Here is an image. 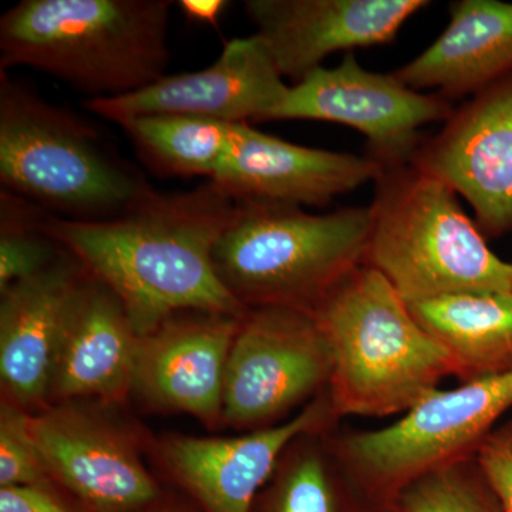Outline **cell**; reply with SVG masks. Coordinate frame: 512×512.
<instances>
[{
    "label": "cell",
    "instance_id": "18",
    "mask_svg": "<svg viewBox=\"0 0 512 512\" xmlns=\"http://www.w3.org/2000/svg\"><path fill=\"white\" fill-rule=\"evenodd\" d=\"M140 336L120 299L87 272L57 349L49 404H126Z\"/></svg>",
    "mask_w": 512,
    "mask_h": 512
},
{
    "label": "cell",
    "instance_id": "1",
    "mask_svg": "<svg viewBox=\"0 0 512 512\" xmlns=\"http://www.w3.org/2000/svg\"><path fill=\"white\" fill-rule=\"evenodd\" d=\"M235 200L214 181L190 191L151 190L126 211L101 221L46 214L45 229L126 308L137 335L175 313L247 315L215 271L214 249Z\"/></svg>",
    "mask_w": 512,
    "mask_h": 512
},
{
    "label": "cell",
    "instance_id": "4",
    "mask_svg": "<svg viewBox=\"0 0 512 512\" xmlns=\"http://www.w3.org/2000/svg\"><path fill=\"white\" fill-rule=\"evenodd\" d=\"M369 235V207L315 215L289 202L238 200L212 258L245 308L313 313L365 265Z\"/></svg>",
    "mask_w": 512,
    "mask_h": 512
},
{
    "label": "cell",
    "instance_id": "24",
    "mask_svg": "<svg viewBox=\"0 0 512 512\" xmlns=\"http://www.w3.org/2000/svg\"><path fill=\"white\" fill-rule=\"evenodd\" d=\"M394 512H507L476 457L419 478L403 491Z\"/></svg>",
    "mask_w": 512,
    "mask_h": 512
},
{
    "label": "cell",
    "instance_id": "2",
    "mask_svg": "<svg viewBox=\"0 0 512 512\" xmlns=\"http://www.w3.org/2000/svg\"><path fill=\"white\" fill-rule=\"evenodd\" d=\"M170 0H20L0 18V69L29 67L87 99L124 96L164 77Z\"/></svg>",
    "mask_w": 512,
    "mask_h": 512
},
{
    "label": "cell",
    "instance_id": "26",
    "mask_svg": "<svg viewBox=\"0 0 512 512\" xmlns=\"http://www.w3.org/2000/svg\"><path fill=\"white\" fill-rule=\"evenodd\" d=\"M476 458L505 511L512 512V420L495 427Z\"/></svg>",
    "mask_w": 512,
    "mask_h": 512
},
{
    "label": "cell",
    "instance_id": "13",
    "mask_svg": "<svg viewBox=\"0 0 512 512\" xmlns=\"http://www.w3.org/2000/svg\"><path fill=\"white\" fill-rule=\"evenodd\" d=\"M289 86L258 36L235 37L207 69L165 74L138 92L86 99L84 109L117 123L147 114H181L222 123L266 121Z\"/></svg>",
    "mask_w": 512,
    "mask_h": 512
},
{
    "label": "cell",
    "instance_id": "10",
    "mask_svg": "<svg viewBox=\"0 0 512 512\" xmlns=\"http://www.w3.org/2000/svg\"><path fill=\"white\" fill-rule=\"evenodd\" d=\"M453 101L437 93L416 92L393 73L366 70L355 53L333 69L319 67L289 86L266 121L313 120L343 124L366 137V156L380 167L412 163L424 137L420 128L446 123Z\"/></svg>",
    "mask_w": 512,
    "mask_h": 512
},
{
    "label": "cell",
    "instance_id": "20",
    "mask_svg": "<svg viewBox=\"0 0 512 512\" xmlns=\"http://www.w3.org/2000/svg\"><path fill=\"white\" fill-rule=\"evenodd\" d=\"M406 303L446 350L461 383L511 372L512 292L453 293Z\"/></svg>",
    "mask_w": 512,
    "mask_h": 512
},
{
    "label": "cell",
    "instance_id": "11",
    "mask_svg": "<svg viewBox=\"0 0 512 512\" xmlns=\"http://www.w3.org/2000/svg\"><path fill=\"white\" fill-rule=\"evenodd\" d=\"M329 392L272 429L232 437L151 436L148 457L200 512H252L285 447L305 433L339 429Z\"/></svg>",
    "mask_w": 512,
    "mask_h": 512
},
{
    "label": "cell",
    "instance_id": "6",
    "mask_svg": "<svg viewBox=\"0 0 512 512\" xmlns=\"http://www.w3.org/2000/svg\"><path fill=\"white\" fill-rule=\"evenodd\" d=\"M0 183L47 214L116 217L153 187L83 117L0 72Z\"/></svg>",
    "mask_w": 512,
    "mask_h": 512
},
{
    "label": "cell",
    "instance_id": "16",
    "mask_svg": "<svg viewBox=\"0 0 512 512\" xmlns=\"http://www.w3.org/2000/svg\"><path fill=\"white\" fill-rule=\"evenodd\" d=\"M380 165L367 156L298 146L249 123L232 126L214 181L238 200L326 207L333 198L375 181Z\"/></svg>",
    "mask_w": 512,
    "mask_h": 512
},
{
    "label": "cell",
    "instance_id": "8",
    "mask_svg": "<svg viewBox=\"0 0 512 512\" xmlns=\"http://www.w3.org/2000/svg\"><path fill=\"white\" fill-rule=\"evenodd\" d=\"M121 406L64 402L29 413L50 483L82 512H141L167 493L146 463L151 434Z\"/></svg>",
    "mask_w": 512,
    "mask_h": 512
},
{
    "label": "cell",
    "instance_id": "19",
    "mask_svg": "<svg viewBox=\"0 0 512 512\" xmlns=\"http://www.w3.org/2000/svg\"><path fill=\"white\" fill-rule=\"evenodd\" d=\"M512 73V3L458 0L447 28L412 62L394 70L404 86L444 99L476 96Z\"/></svg>",
    "mask_w": 512,
    "mask_h": 512
},
{
    "label": "cell",
    "instance_id": "9",
    "mask_svg": "<svg viewBox=\"0 0 512 512\" xmlns=\"http://www.w3.org/2000/svg\"><path fill=\"white\" fill-rule=\"evenodd\" d=\"M332 355L312 312L249 309L232 342L222 427L239 434L272 429L328 392Z\"/></svg>",
    "mask_w": 512,
    "mask_h": 512
},
{
    "label": "cell",
    "instance_id": "22",
    "mask_svg": "<svg viewBox=\"0 0 512 512\" xmlns=\"http://www.w3.org/2000/svg\"><path fill=\"white\" fill-rule=\"evenodd\" d=\"M148 170L165 178L212 180L227 153L234 124L181 116L147 114L117 121Z\"/></svg>",
    "mask_w": 512,
    "mask_h": 512
},
{
    "label": "cell",
    "instance_id": "21",
    "mask_svg": "<svg viewBox=\"0 0 512 512\" xmlns=\"http://www.w3.org/2000/svg\"><path fill=\"white\" fill-rule=\"evenodd\" d=\"M305 433L282 451L252 512H372L329 443Z\"/></svg>",
    "mask_w": 512,
    "mask_h": 512
},
{
    "label": "cell",
    "instance_id": "17",
    "mask_svg": "<svg viewBox=\"0 0 512 512\" xmlns=\"http://www.w3.org/2000/svg\"><path fill=\"white\" fill-rule=\"evenodd\" d=\"M87 271L64 252L32 278L0 292V386L2 403L26 413L49 404L60 338Z\"/></svg>",
    "mask_w": 512,
    "mask_h": 512
},
{
    "label": "cell",
    "instance_id": "23",
    "mask_svg": "<svg viewBox=\"0 0 512 512\" xmlns=\"http://www.w3.org/2000/svg\"><path fill=\"white\" fill-rule=\"evenodd\" d=\"M46 214L33 202L0 190V292L45 271L66 252L47 234Z\"/></svg>",
    "mask_w": 512,
    "mask_h": 512
},
{
    "label": "cell",
    "instance_id": "14",
    "mask_svg": "<svg viewBox=\"0 0 512 512\" xmlns=\"http://www.w3.org/2000/svg\"><path fill=\"white\" fill-rule=\"evenodd\" d=\"M242 318L180 312L141 336L130 399L150 412L188 414L208 430L221 429L225 370Z\"/></svg>",
    "mask_w": 512,
    "mask_h": 512
},
{
    "label": "cell",
    "instance_id": "15",
    "mask_svg": "<svg viewBox=\"0 0 512 512\" xmlns=\"http://www.w3.org/2000/svg\"><path fill=\"white\" fill-rule=\"evenodd\" d=\"M427 0H247L245 12L282 77L301 82L326 57L387 45Z\"/></svg>",
    "mask_w": 512,
    "mask_h": 512
},
{
    "label": "cell",
    "instance_id": "5",
    "mask_svg": "<svg viewBox=\"0 0 512 512\" xmlns=\"http://www.w3.org/2000/svg\"><path fill=\"white\" fill-rule=\"evenodd\" d=\"M373 184L365 265L404 302L512 292V264L491 251L447 184L412 163L380 168Z\"/></svg>",
    "mask_w": 512,
    "mask_h": 512
},
{
    "label": "cell",
    "instance_id": "29",
    "mask_svg": "<svg viewBox=\"0 0 512 512\" xmlns=\"http://www.w3.org/2000/svg\"><path fill=\"white\" fill-rule=\"evenodd\" d=\"M141 512H200L183 497V495H177L167 491L161 500H158L156 504L148 507L147 510Z\"/></svg>",
    "mask_w": 512,
    "mask_h": 512
},
{
    "label": "cell",
    "instance_id": "7",
    "mask_svg": "<svg viewBox=\"0 0 512 512\" xmlns=\"http://www.w3.org/2000/svg\"><path fill=\"white\" fill-rule=\"evenodd\" d=\"M512 409V370L436 390L402 419L370 431H330L329 443L372 512H394L414 481L476 457Z\"/></svg>",
    "mask_w": 512,
    "mask_h": 512
},
{
    "label": "cell",
    "instance_id": "3",
    "mask_svg": "<svg viewBox=\"0 0 512 512\" xmlns=\"http://www.w3.org/2000/svg\"><path fill=\"white\" fill-rule=\"evenodd\" d=\"M313 315L329 343L328 392L342 419L407 413L456 375L446 350L370 266L352 272Z\"/></svg>",
    "mask_w": 512,
    "mask_h": 512
},
{
    "label": "cell",
    "instance_id": "25",
    "mask_svg": "<svg viewBox=\"0 0 512 512\" xmlns=\"http://www.w3.org/2000/svg\"><path fill=\"white\" fill-rule=\"evenodd\" d=\"M28 416L12 404H0V487L53 485L30 436Z\"/></svg>",
    "mask_w": 512,
    "mask_h": 512
},
{
    "label": "cell",
    "instance_id": "12",
    "mask_svg": "<svg viewBox=\"0 0 512 512\" xmlns=\"http://www.w3.org/2000/svg\"><path fill=\"white\" fill-rule=\"evenodd\" d=\"M412 164L468 202L487 241L512 234V73L454 110Z\"/></svg>",
    "mask_w": 512,
    "mask_h": 512
},
{
    "label": "cell",
    "instance_id": "27",
    "mask_svg": "<svg viewBox=\"0 0 512 512\" xmlns=\"http://www.w3.org/2000/svg\"><path fill=\"white\" fill-rule=\"evenodd\" d=\"M0 512H82L53 485L0 487Z\"/></svg>",
    "mask_w": 512,
    "mask_h": 512
},
{
    "label": "cell",
    "instance_id": "28",
    "mask_svg": "<svg viewBox=\"0 0 512 512\" xmlns=\"http://www.w3.org/2000/svg\"><path fill=\"white\" fill-rule=\"evenodd\" d=\"M185 18L197 23L217 25L229 3L225 0H181L177 3Z\"/></svg>",
    "mask_w": 512,
    "mask_h": 512
}]
</instances>
